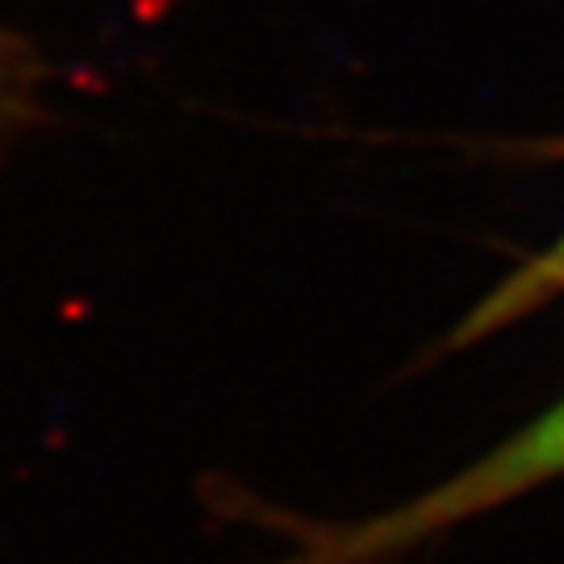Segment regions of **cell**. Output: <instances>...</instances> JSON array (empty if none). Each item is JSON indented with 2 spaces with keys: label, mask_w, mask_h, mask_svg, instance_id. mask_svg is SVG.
Instances as JSON below:
<instances>
[{
  "label": "cell",
  "mask_w": 564,
  "mask_h": 564,
  "mask_svg": "<svg viewBox=\"0 0 564 564\" xmlns=\"http://www.w3.org/2000/svg\"><path fill=\"white\" fill-rule=\"evenodd\" d=\"M42 88L46 67L34 42L0 25V142L25 134L42 118Z\"/></svg>",
  "instance_id": "cell-1"
},
{
  "label": "cell",
  "mask_w": 564,
  "mask_h": 564,
  "mask_svg": "<svg viewBox=\"0 0 564 564\" xmlns=\"http://www.w3.org/2000/svg\"><path fill=\"white\" fill-rule=\"evenodd\" d=\"M540 289H564V242L552 256H544V260L535 263L527 276H519V281L510 284L498 305L502 310H523L531 302V293H540Z\"/></svg>",
  "instance_id": "cell-2"
}]
</instances>
